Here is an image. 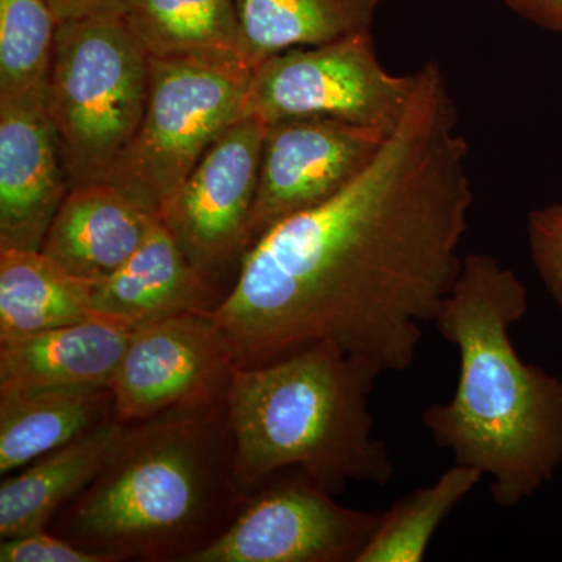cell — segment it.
Masks as SVG:
<instances>
[{"label":"cell","instance_id":"603a6c76","mask_svg":"<svg viewBox=\"0 0 562 562\" xmlns=\"http://www.w3.org/2000/svg\"><path fill=\"white\" fill-rule=\"evenodd\" d=\"M527 233L532 265L553 294L562 286V203L532 210Z\"/></svg>","mask_w":562,"mask_h":562},{"label":"cell","instance_id":"9c48e42d","mask_svg":"<svg viewBox=\"0 0 562 562\" xmlns=\"http://www.w3.org/2000/svg\"><path fill=\"white\" fill-rule=\"evenodd\" d=\"M266 132L255 117L236 121L158 214L184 257L214 284L232 268L238 273L249 250Z\"/></svg>","mask_w":562,"mask_h":562},{"label":"cell","instance_id":"7402d4cb","mask_svg":"<svg viewBox=\"0 0 562 562\" xmlns=\"http://www.w3.org/2000/svg\"><path fill=\"white\" fill-rule=\"evenodd\" d=\"M57 29L47 0H0V99L46 90Z\"/></svg>","mask_w":562,"mask_h":562},{"label":"cell","instance_id":"9a60e30c","mask_svg":"<svg viewBox=\"0 0 562 562\" xmlns=\"http://www.w3.org/2000/svg\"><path fill=\"white\" fill-rule=\"evenodd\" d=\"M217 286L184 257L158 217L146 241L110 277L92 283L94 314L133 327L187 313H211L220 302Z\"/></svg>","mask_w":562,"mask_h":562},{"label":"cell","instance_id":"7c38bea8","mask_svg":"<svg viewBox=\"0 0 562 562\" xmlns=\"http://www.w3.org/2000/svg\"><path fill=\"white\" fill-rule=\"evenodd\" d=\"M68 192L46 90L0 99V249L41 250Z\"/></svg>","mask_w":562,"mask_h":562},{"label":"cell","instance_id":"277c9868","mask_svg":"<svg viewBox=\"0 0 562 562\" xmlns=\"http://www.w3.org/2000/svg\"><path fill=\"white\" fill-rule=\"evenodd\" d=\"M382 372L331 344H310L232 372L227 414L235 480L244 494L299 469L331 492L349 482L386 486L390 450L373 435L371 398Z\"/></svg>","mask_w":562,"mask_h":562},{"label":"cell","instance_id":"30bf717a","mask_svg":"<svg viewBox=\"0 0 562 562\" xmlns=\"http://www.w3.org/2000/svg\"><path fill=\"white\" fill-rule=\"evenodd\" d=\"M233 368L231 346L210 313L138 325L111 383L114 419L135 424L225 402Z\"/></svg>","mask_w":562,"mask_h":562},{"label":"cell","instance_id":"484cf974","mask_svg":"<svg viewBox=\"0 0 562 562\" xmlns=\"http://www.w3.org/2000/svg\"><path fill=\"white\" fill-rule=\"evenodd\" d=\"M505 2L524 20L546 31L562 32V0H505Z\"/></svg>","mask_w":562,"mask_h":562},{"label":"cell","instance_id":"3957f363","mask_svg":"<svg viewBox=\"0 0 562 562\" xmlns=\"http://www.w3.org/2000/svg\"><path fill=\"white\" fill-rule=\"evenodd\" d=\"M233 457L227 401L128 424L98 479L58 513L52 531L110 562H188L246 502Z\"/></svg>","mask_w":562,"mask_h":562},{"label":"cell","instance_id":"d4e9b609","mask_svg":"<svg viewBox=\"0 0 562 562\" xmlns=\"http://www.w3.org/2000/svg\"><path fill=\"white\" fill-rule=\"evenodd\" d=\"M47 3L61 24L101 14H125L128 0H47Z\"/></svg>","mask_w":562,"mask_h":562},{"label":"cell","instance_id":"5bb4252c","mask_svg":"<svg viewBox=\"0 0 562 562\" xmlns=\"http://www.w3.org/2000/svg\"><path fill=\"white\" fill-rule=\"evenodd\" d=\"M158 222L109 183L70 188L41 251L70 276L101 281L121 269Z\"/></svg>","mask_w":562,"mask_h":562},{"label":"cell","instance_id":"7a4b0ae2","mask_svg":"<svg viewBox=\"0 0 562 562\" xmlns=\"http://www.w3.org/2000/svg\"><path fill=\"white\" fill-rule=\"evenodd\" d=\"M527 312L528 290L513 269L464 255L435 321L458 351L457 390L422 414L436 446L490 476L503 508L532 497L562 464V379L525 362L512 339Z\"/></svg>","mask_w":562,"mask_h":562},{"label":"cell","instance_id":"2e32d148","mask_svg":"<svg viewBox=\"0 0 562 562\" xmlns=\"http://www.w3.org/2000/svg\"><path fill=\"white\" fill-rule=\"evenodd\" d=\"M128 424L113 419L7 475L0 486V538L47 530L87 490L120 446Z\"/></svg>","mask_w":562,"mask_h":562},{"label":"cell","instance_id":"6da1fadb","mask_svg":"<svg viewBox=\"0 0 562 562\" xmlns=\"http://www.w3.org/2000/svg\"><path fill=\"white\" fill-rule=\"evenodd\" d=\"M405 114L360 176L269 228L210 313L235 366L331 344L405 372L452 292L469 231V144L441 66L416 70Z\"/></svg>","mask_w":562,"mask_h":562},{"label":"cell","instance_id":"4316f807","mask_svg":"<svg viewBox=\"0 0 562 562\" xmlns=\"http://www.w3.org/2000/svg\"><path fill=\"white\" fill-rule=\"evenodd\" d=\"M553 297L557 299L558 308H560V312L562 314V286L560 290L553 292Z\"/></svg>","mask_w":562,"mask_h":562},{"label":"cell","instance_id":"44dd1931","mask_svg":"<svg viewBox=\"0 0 562 562\" xmlns=\"http://www.w3.org/2000/svg\"><path fill=\"white\" fill-rule=\"evenodd\" d=\"M454 462L430 486L419 487L382 512L379 527L355 562H422L436 531L483 480Z\"/></svg>","mask_w":562,"mask_h":562},{"label":"cell","instance_id":"4fadbf2b","mask_svg":"<svg viewBox=\"0 0 562 562\" xmlns=\"http://www.w3.org/2000/svg\"><path fill=\"white\" fill-rule=\"evenodd\" d=\"M135 327L90 319L0 339V391L111 387Z\"/></svg>","mask_w":562,"mask_h":562},{"label":"cell","instance_id":"cb8c5ba5","mask_svg":"<svg viewBox=\"0 0 562 562\" xmlns=\"http://www.w3.org/2000/svg\"><path fill=\"white\" fill-rule=\"evenodd\" d=\"M2 562H110L103 554L81 549L76 543L43 530L20 538L2 539Z\"/></svg>","mask_w":562,"mask_h":562},{"label":"cell","instance_id":"52a82bcc","mask_svg":"<svg viewBox=\"0 0 562 562\" xmlns=\"http://www.w3.org/2000/svg\"><path fill=\"white\" fill-rule=\"evenodd\" d=\"M416 74L394 76L376 55L372 33L272 55L251 69L243 117L271 125L322 117L391 133L397 127Z\"/></svg>","mask_w":562,"mask_h":562},{"label":"cell","instance_id":"ba28073f","mask_svg":"<svg viewBox=\"0 0 562 562\" xmlns=\"http://www.w3.org/2000/svg\"><path fill=\"white\" fill-rule=\"evenodd\" d=\"M380 519L290 469L249 492L231 527L188 562H355Z\"/></svg>","mask_w":562,"mask_h":562},{"label":"cell","instance_id":"ac0fdd59","mask_svg":"<svg viewBox=\"0 0 562 562\" xmlns=\"http://www.w3.org/2000/svg\"><path fill=\"white\" fill-rule=\"evenodd\" d=\"M380 0H236L244 63L371 32Z\"/></svg>","mask_w":562,"mask_h":562},{"label":"cell","instance_id":"8fae6325","mask_svg":"<svg viewBox=\"0 0 562 562\" xmlns=\"http://www.w3.org/2000/svg\"><path fill=\"white\" fill-rule=\"evenodd\" d=\"M391 133L322 117L268 125L249 249L269 228L327 202L364 171Z\"/></svg>","mask_w":562,"mask_h":562},{"label":"cell","instance_id":"5b68a950","mask_svg":"<svg viewBox=\"0 0 562 562\" xmlns=\"http://www.w3.org/2000/svg\"><path fill=\"white\" fill-rule=\"evenodd\" d=\"M149 55L125 14L61 22L46 106L70 188L105 180L146 110Z\"/></svg>","mask_w":562,"mask_h":562},{"label":"cell","instance_id":"ffe728a7","mask_svg":"<svg viewBox=\"0 0 562 562\" xmlns=\"http://www.w3.org/2000/svg\"><path fill=\"white\" fill-rule=\"evenodd\" d=\"M125 20L149 57L244 63L236 0H128Z\"/></svg>","mask_w":562,"mask_h":562},{"label":"cell","instance_id":"8992f818","mask_svg":"<svg viewBox=\"0 0 562 562\" xmlns=\"http://www.w3.org/2000/svg\"><path fill=\"white\" fill-rule=\"evenodd\" d=\"M250 76L241 61L149 57L143 120L103 183L158 216L203 155L241 120Z\"/></svg>","mask_w":562,"mask_h":562},{"label":"cell","instance_id":"d6986e66","mask_svg":"<svg viewBox=\"0 0 562 562\" xmlns=\"http://www.w3.org/2000/svg\"><path fill=\"white\" fill-rule=\"evenodd\" d=\"M92 283L41 250L0 249V339L90 319Z\"/></svg>","mask_w":562,"mask_h":562},{"label":"cell","instance_id":"e0dca14e","mask_svg":"<svg viewBox=\"0 0 562 562\" xmlns=\"http://www.w3.org/2000/svg\"><path fill=\"white\" fill-rule=\"evenodd\" d=\"M113 419L111 387L0 391V473L11 475Z\"/></svg>","mask_w":562,"mask_h":562}]
</instances>
